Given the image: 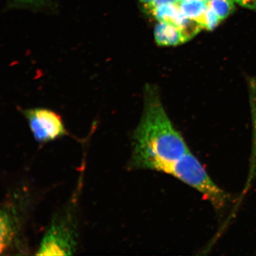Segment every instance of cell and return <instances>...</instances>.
<instances>
[{
  "label": "cell",
  "mask_w": 256,
  "mask_h": 256,
  "mask_svg": "<svg viewBox=\"0 0 256 256\" xmlns=\"http://www.w3.org/2000/svg\"><path fill=\"white\" fill-rule=\"evenodd\" d=\"M190 152L156 92L147 90L142 116L134 134L131 167L168 174L172 165Z\"/></svg>",
  "instance_id": "obj_1"
},
{
  "label": "cell",
  "mask_w": 256,
  "mask_h": 256,
  "mask_svg": "<svg viewBox=\"0 0 256 256\" xmlns=\"http://www.w3.org/2000/svg\"><path fill=\"white\" fill-rule=\"evenodd\" d=\"M168 174L200 192L216 209H222L228 200V195L214 183L190 152L176 162Z\"/></svg>",
  "instance_id": "obj_2"
},
{
  "label": "cell",
  "mask_w": 256,
  "mask_h": 256,
  "mask_svg": "<svg viewBox=\"0 0 256 256\" xmlns=\"http://www.w3.org/2000/svg\"><path fill=\"white\" fill-rule=\"evenodd\" d=\"M222 21L212 9L208 6V8L204 12L200 25L202 27L208 30H212L216 28Z\"/></svg>",
  "instance_id": "obj_10"
},
{
  "label": "cell",
  "mask_w": 256,
  "mask_h": 256,
  "mask_svg": "<svg viewBox=\"0 0 256 256\" xmlns=\"http://www.w3.org/2000/svg\"><path fill=\"white\" fill-rule=\"evenodd\" d=\"M179 0H154L152 4L146 6L145 8L148 10V11L151 10L159 7V6L166 5V4H178Z\"/></svg>",
  "instance_id": "obj_11"
},
{
  "label": "cell",
  "mask_w": 256,
  "mask_h": 256,
  "mask_svg": "<svg viewBox=\"0 0 256 256\" xmlns=\"http://www.w3.org/2000/svg\"><path fill=\"white\" fill-rule=\"evenodd\" d=\"M178 6L185 17L196 21L200 24L208 8L207 2L203 0H184L179 2Z\"/></svg>",
  "instance_id": "obj_7"
},
{
  "label": "cell",
  "mask_w": 256,
  "mask_h": 256,
  "mask_svg": "<svg viewBox=\"0 0 256 256\" xmlns=\"http://www.w3.org/2000/svg\"><path fill=\"white\" fill-rule=\"evenodd\" d=\"M203 1H204V2H209L211 1H212V0H203Z\"/></svg>",
  "instance_id": "obj_14"
},
{
  "label": "cell",
  "mask_w": 256,
  "mask_h": 256,
  "mask_svg": "<svg viewBox=\"0 0 256 256\" xmlns=\"http://www.w3.org/2000/svg\"><path fill=\"white\" fill-rule=\"evenodd\" d=\"M154 37L156 42L161 46H175L188 41L178 27L164 22L156 24Z\"/></svg>",
  "instance_id": "obj_6"
},
{
  "label": "cell",
  "mask_w": 256,
  "mask_h": 256,
  "mask_svg": "<svg viewBox=\"0 0 256 256\" xmlns=\"http://www.w3.org/2000/svg\"><path fill=\"white\" fill-rule=\"evenodd\" d=\"M183 1H184V0H179V2H183Z\"/></svg>",
  "instance_id": "obj_15"
},
{
  "label": "cell",
  "mask_w": 256,
  "mask_h": 256,
  "mask_svg": "<svg viewBox=\"0 0 256 256\" xmlns=\"http://www.w3.org/2000/svg\"><path fill=\"white\" fill-rule=\"evenodd\" d=\"M234 0H212L207 4L218 16L220 20L228 18L235 10Z\"/></svg>",
  "instance_id": "obj_9"
},
{
  "label": "cell",
  "mask_w": 256,
  "mask_h": 256,
  "mask_svg": "<svg viewBox=\"0 0 256 256\" xmlns=\"http://www.w3.org/2000/svg\"><path fill=\"white\" fill-rule=\"evenodd\" d=\"M234 2L242 7L256 11V0H234Z\"/></svg>",
  "instance_id": "obj_12"
},
{
  "label": "cell",
  "mask_w": 256,
  "mask_h": 256,
  "mask_svg": "<svg viewBox=\"0 0 256 256\" xmlns=\"http://www.w3.org/2000/svg\"><path fill=\"white\" fill-rule=\"evenodd\" d=\"M58 2V0H8L10 8L34 12L52 10L56 8Z\"/></svg>",
  "instance_id": "obj_8"
},
{
  "label": "cell",
  "mask_w": 256,
  "mask_h": 256,
  "mask_svg": "<svg viewBox=\"0 0 256 256\" xmlns=\"http://www.w3.org/2000/svg\"><path fill=\"white\" fill-rule=\"evenodd\" d=\"M140 1L142 3L144 7H146V6L152 4L154 0H140Z\"/></svg>",
  "instance_id": "obj_13"
},
{
  "label": "cell",
  "mask_w": 256,
  "mask_h": 256,
  "mask_svg": "<svg viewBox=\"0 0 256 256\" xmlns=\"http://www.w3.org/2000/svg\"><path fill=\"white\" fill-rule=\"evenodd\" d=\"M76 222L72 214L66 212L54 218L42 238L38 256H72L78 246Z\"/></svg>",
  "instance_id": "obj_3"
},
{
  "label": "cell",
  "mask_w": 256,
  "mask_h": 256,
  "mask_svg": "<svg viewBox=\"0 0 256 256\" xmlns=\"http://www.w3.org/2000/svg\"><path fill=\"white\" fill-rule=\"evenodd\" d=\"M17 200H8L2 204L0 214V252L6 254L12 248L20 236L23 212Z\"/></svg>",
  "instance_id": "obj_5"
},
{
  "label": "cell",
  "mask_w": 256,
  "mask_h": 256,
  "mask_svg": "<svg viewBox=\"0 0 256 256\" xmlns=\"http://www.w3.org/2000/svg\"><path fill=\"white\" fill-rule=\"evenodd\" d=\"M28 127L38 142L47 143L68 134L62 116L56 112L44 108L22 110Z\"/></svg>",
  "instance_id": "obj_4"
}]
</instances>
